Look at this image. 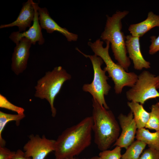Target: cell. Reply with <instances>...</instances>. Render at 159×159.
<instances>
[{
    "mask_svg": "<svg viewBox=\"0 0 159 159\" xmlns=\"http://www.w3.org/2000/svg\"><path fill=\"white\" fill-rule=\"evenodd\" d=\"M93 120L87 117L76 125L64 130L55 140V158L71 159L91 144Z\"/></svg>",
    "mask_w": 159,
    "mask_h": 159,
    "instance_id": "obj_1",
    "label": "cell"
},
{
    "mask_svg": "<svg viewBox=\"0 0 159 159\" xmlns=\"http://www.w3.org/2000/svg\"><path fill=\"white\" fill-rule=\"evenodd\" d=\"M92 131L94 142L101 151L108 150L120 136V129L112 112L92 98Z\"/></svg>",
    "mask_w": 159,
    "mask_h": 159,
    "instance_id": "obj_2",
    "label": "cell"
},
{
    "mask_svg": "<svg viewBox=\"0 0 159 159\" xmlns=\"http://www.w3.org/2000/svg\"><path fill=\"white\" fill-rule=\"evenodd\" d=\"M128 13L126 10L117 11L111 16L107 15L104 30L101 35V39L111 44L115 59L127 72L128 71L131 62L127 55L126 37L121 30L122 20Z\"/></svg>",
    "mask_w": 159,
    "mask_h": 159,
    "instance_id": "obj_3",
    "label": "cell"
},
{
    "mask_svg": "<svg viewBox=\"0 0 159 159\" xmlns=\"http://www.w3.org/2000/svg\"><path fill=\"white\" fill-rule=\"evenodd\" d=\"M106 46H103V42L98 39L93 42H89L88 45L94 54L102 58L106 65L103 69L107 72L114 84V89L117 94L122 92L125 87H132L136 83L138 75L133 72H128L117 63L112 59L109 53L110 43L105 41Z\"/></svg>",
    "mask_w": 159,
    "mask_h": 159,
    "instance_id": "obj_4",
    "label": "cell"
},
{
    "mask_svg": "<svg viewBox=\"0 0 159 159\" xmlns=\"http://www.w3.org/2000/svg\"><path fill=\"white\" fill-rule=\"evenodd\" d=\"M71 75L61 66L55 67L48 71L39 80L35 87L34 96L42 99H45L49 102L52 116L54 117L57 110L54 106V99L59 92L64 83L70 80Z\"/></svg>",
    "mask_w": 159,
    "mask_h": 159,
    "instance_id": "obj_5",
    "label": "cell"
},
{
    "mask_svg": "<svg viewBox=\"0 0 159 159\" xmlns=\"http://www.w3.org/2000/svg\"><path fill=\"white\" fill-rule=\"evenodd\" d=\"M77 50L84 56L90 59L93 67L94 77L92 81L90 84H85L82 87L84 92L91 94L101 105L107 109H109L105 98V96L108 95L111 89L107 80L108 77L105 74L106 71L102 69L101 66L104 62L101 58L95 54L87 55L82 52L77 48Z\"/></svg>",
    "mask_w": 159,
    "mask_h": 159,
    "instance_id": "obj_6",
    "label": "cell"
},
{
    "mask_svg": "<svg viewBox=\"0 0 159 159\" xmlns=\"http://www.w3.org/2000/svg\"><path fill=\"white\" fill-rule=\"evenodd\" d=\"M159 81V75L156 76L149 71H144L138 75L136 83L126 93L127 99L143 105L148 100L159 97L156 85Z\"/></svg>",
    "mask_w": 159,
    "mask_h": 159,
    "instance_id": "obj_7",
    "label": "cell"
},
{
    "mask_svg": "<svg viewBox=\"0 0 159 159\" xmlns=\"http://www.w3.org/2000/svg\"><path fill=\"white\" fill-rule=\"evenodd\" d=\"M23 147L26 157L32 159H44L50 152L54 151L55 140L47 138L44 135L42 138L33 134Z\"/></svg>",
    "mask_w": 159,
    "mask_h": 159,
    "instance_id": "obj_8",
    "label": "cell"
},
{
    "mask_svg": "<svg viewBox=\"0 0 159 159\" xmlns=\"http://www.w3.org/2000/svg\"><path fill=\"white\" fill-rule=\"evenodd\" d=\"M118 119L122 131L113 146L126 149L134 142L138 128L131 111L127 115L120 113Z\"/></svg>",
    "mask_w": 159,
    "mask_h": 159,
    "instance_id": "obj_9",
    "label": "cell"
},
{
    "mask_svg": "<svg viewBox=\"0 0 159 159\" xmlns=\"http://www.w3.org/2000/svg\"><path fill=\"white\" fill-rule=\"evenodd\" d=\"M32 44L31 41L25 37L21 38L16 44L12 54L11 66V70L16 75L22 73L26 69Z\"/></svg>",
    "mask_w": 159,
    "mask_h": 159,
    "instance_id": "obj_10",
    "label": "cell"
},
{
    "mask_svg": "<svg viewBox=\"0 0 159 159\" xmlns=\"http://www.w3.org/2000/svg\"><path fill=\"white\" fill-rule=\"evenodd\" d=\"M37 3L34 2V16L33 24L27 31L21 32L19 31L13 32L9 36V38L16 44L24 37L29 40L34 45L37 42L39 44L42 45L44 42V39L42 32V28L39 20V15L37 9Z\"/></svg>",
    "mask_w": 159,
    "mask_h": 159,
    "instance_id": "obj_11",
    "label": "cell"
},
{
    "mask_svg": "<svg viewBox=\"0 0 159 159\" xmlns=\"http://www.w3.org/2000/svg\"><path fill=\"white\" fill-rule=\"evenodd\" d=\"M39 15V20L42 29H45L49 33H52L54 31L62 34L69 42L76 41L78 36L77 34L69 32L65 28L59 26L50 16L47 9L45 7L41 8L37 6Z\"/></svg>",
    "mask_w": 159,
    "mask_h": 159,
    "instance_id": "obj_12",
    "label": "cell"
},
{
    "mask_svg": "<svg viewBox=\"0 0 159 159\" xmlns=\"http://www.w3.org/2000/svg\"><path fill=\"white\" fill-rule=\"evenodd\" d=\"M140 37L131 35L126 36V46L129 58L132 61L134 68L138 70L150 68V63L143 57L140 49Z\"/></svg>",
    "mask_w": 159,
    "mask_h": 159,
    "instance_id": "obj_13",
    "label": "cell"
},
{
    "mask_svg": "<svg viewBox=\"0 0 159 159\" xmlns=\"http://www.w3.org/2000/svg\"><path fill=\"white\" fill-rule=\"evenodd\" d=\"M34 2L32 0H28L22 4V6L16 19L7 24H1L0 28H9L17 26L19 32H22L26 31L27 27L31 26L34 16Z\"/></svg>",
    "mask_w": 159,
    "mask_h": 159,
    "instance_id": "obj_14",
    "label": "cell"
},
{
    "mask_svg": "<svg viewBox=\"0 0 159 159\" xmlns=\"http://www.w3.org/2000/svg\"><path fill=\"white\" fill-rule=\"evenodd\" d=\"M156 27H159V15L150 11L148 13L145 20L137 24H131L128 30L131 35L140 37Z\"/></svg>",
    "mask_w": 159,
    "mask_h": 159,
    "instance_id": "obj_15",
    "label": "cell"
},
{
    "mask_svg": "<svg viewBox=\"0 0 159 159\" xmlns=\"http://www.w3.org/2000/svg\"><path fill=\"white\" fill-rule=\"evenodd\" d=\"M127 105L132 112L138 129L145 127L150 116V112L144 108L142 105L133 101L127 102Z\"/></svg>",
    "mask_w": 159,
    "mask_h": 159,
    "instance_id": "obj_16",
    "label": "cell"
},
{
    "mask_svg": "<svg viewBox=\"0 0 159 159\" xmlns=\"http://www.w3.org/2000/svg\"><path fill=\"white\" fill-rule=\"evenodd\" d=\"M135 138L148 145L149 148L159 150V131L151 132L143 128L138 129Z\"/></svg>",
    "mask_w": 159,
    "mask_h": 159,
    "instance_id": "obj_17",
    "label": "cell"
},
{
    "mask_svg": "<svg viewBox=\"0 0 159 159\" xmlns=\"http://www.w3.org/2000/svg\"><path fill=\"white\" fill-rule=\"evenodd\" d=\"M25 117L24 114H11L0 111V146L4 147L6 142L3 138L2 136V132L7 123L11 121L16 122L17 126L19 125L20 121Z\"/></svg>",
    "mask_w": 159,
    "mask_h": 159,
    "instance_id": "obj_18",
    "label": "cell"
},
{
    "mask_svg": "<svg viewBox=\"0 0 159 159\" xmlns=\"http://www.w3.org/2000/svg\"><path fill=\"white\" fill-rule=\"evenodd\" d=\"M146 145L144 143L137 140L126 149L121 159H139Z\"/></svg>",
    "mask_w": 159,
    "mask_h": 159,
    "instance_id": "obj_19",
    "label": "cell"
},
{
    "mask_svg": "<svg viewBox=\"0 0 159 159\" xmlns=\"http://www.w3.org/2000/svg\"><path fill=\"white\" fill-rule=\"evenodd\" d=\"M145 127L159 131V102L152 105L149 119Z\"/></svg>",
    "mask_w": 159,
    "mask_h": 159,
    "instance_id": "obj_20",
    "label": "cell"
},
{
    "mask_svg": "<svg viewBox=\"0 0 159 159\" xmlns=\"http://www.w3.org/2000/svg\"><path fill=\"white\" fill-rule=\"evenodd\" d=\"M0 107L16 112L17 114H24V109L10 102L7 98L1 94H0Z\"/></svg>",
    "mask_w": 159,
    "mask_h": 159,
    "instance_id": "obj_21",
    "label": "cell"
},
{
    "mask_svg": "<svg viewBox=\"0 0 159 159\" xmlns=\"http://www.w3.org/2000/svg\"><path fill=\"white\" fill-rule=\"evenodd\" d=\"M121 148L116 146L112 150H106L101 151L100 153L99 156L102 159H121Z\"/></svg>",
    "mask_w": 159,
    "mask_h": 159,
    "instance_id": "obj_22",
    "label": "cell"
},
{
    "mask_svg": "<svg viewBox=\"0 0 159 159\" xmlns=\"http://www.w3.org/2000/svg\"><path fill=\"white\" fill-rule=\"evenodd\" d=\"M139 159H159V150L149 148L144 150Z\"/></svg>",
    "mask_w": 159,
    "mask_h": 159,
    "instance_id": "obj_23",
    "label": "cell"
},
{
    "mask_svg": "<svg viewBox=\"0 0 159 159\" xmlns=\"http://www.w3.org/2000/svg\"><path fill=\"white\" fill-rule=\"evenodd\" d=\"M150 38L151 44L149 47V53L153 55L159 51V35L157 37L152 36Z\"/></svg>",
    "mask_w": 159,
    "mask_h": 159,
    "instance_id": "obj_24",
    "label": "cell"
},
{
    "mask_svg": "<svg viewBox=\"0 0 159 159\" xmlns=\"http://www.w3.org/2000/svg\"><path fill=\"white\" fill-rule=\"evenodd\" d=\"M16 152L11 151L4 147L0 146V159H12Z\"/></svg>",
    "mask_w": 159,
    "mask_h": 159,
    "instance_id": "obj_25",
    "label": "cell"
},
{
    "mask_svg": "<svg viewBox=\"0 0 159 159\" xmlns=\"http://www.w3.org/2000/svg\"><path fill=\"white\" fill-rule=\"evenodd\" d=\"M12 159H32L25 156L24 152L20 149L16 152L15 154Z\"/></svg>",
    "mask_w": 159,
    "mask_h": 159,
    "instance_id": "obj_26",
    "label": "cell"
},
{
    "mask_svg": "<svg viewBox=\"0 0 159 159\" xmlns=\"http://www.w3.org/2000/svg\"><path fill=\"white\" fill-rule=\"evenodd\" d=\"M88 159H102L100 156H95L89 158Z\"/></svg>",
    "mask_w": 159,
    "mask_h": 159,
    "instance_id": "obj_27",
    "label": "cell"
},
{
    "mask_svg": "<svg viewBox=\"0 0 159 159\" xmlns=\"http://www.w3.org/2000/svg\"><path fill=\"white\" fill-rule=\"evenodd\" d=\"M156 88L157 89L159 88V81L156 85Z\"/></svg>",
    "mask_w": 159,
    "mask_h": 159,
    "instance_id": "obj_28",
    "label": "cell"
},
{
    "mask_svg": "<svg viewBox=\"0 0 159 159\" xmlns=\"http://www.w3.org/2000/svg\"><path fill=\"white\" fill-rule=\"evenodd\" d=\"M71 159H79L76 158H75L74 157V158H72Z\"/></svg>",
    "mask_w": 159,
    "mask_h": 159,
    "instance_id": "obj_29",
    "label": "cell"
},
{
    "mask_svg": "<svg viewBox=\"0 0 159 159\" xmlns=\"http://www.w3.org/2000/svg\"><path fill=\"white\" fill-rule=\"evenodd\" d=\"M55 159H57V158H55Z\"/></svg>",
    "mask_w": 159,
    "mask_h": 159,
    "instance_id": "obj_30",
    "label": "cell"
}]
</instances>
